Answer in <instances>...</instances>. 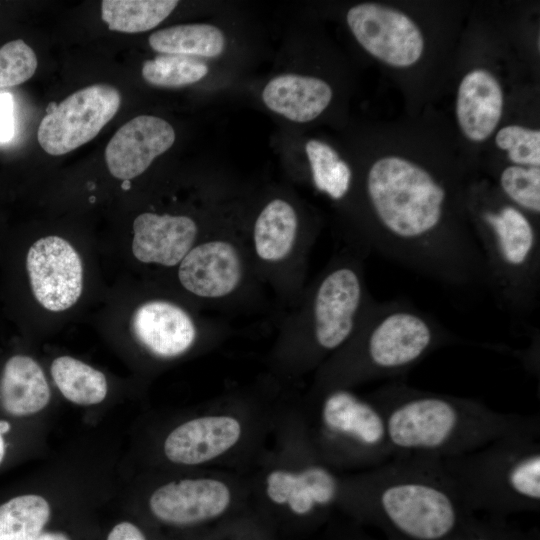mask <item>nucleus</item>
<instances>
[{
    "label": "nucleus",
    "instance_id": "nucleus-32",
    "mask_svg": "<svg viewBox=\"0 0 540 540\" xmlns=\"http://www.w3.org/2000/svg\"><path fill=\"white\" fill-rule=\"evenodd\" d=\"M14 135L13 97L0 93V142H8Z\"/></svg>",
    "mask_w": 540,
    "mask_h": 540
},
{
    "label": "nucleus",
    "instance_id": "nucleus-9",
    "mask_svg": "<svg viewBox=\"0 0 540 540\" xmlns=\"http://www.w3.org/2000/svg\"><path fill=\"white\" fill-rule=\"evenodd\" d=\"M475 233L486 286L510 314L527 316L540 295V238L529 215L511 203L475 211Z\"/></svg>",
    "mask_w": 540,
    "mask_h": 540
},
{
    "label": "nucleus",
    "instance_id": "nucleus-22",
    "mask_svg": "<svg viewBox=\"0 0 540 540\" xmlns=\"http://www.w3.org/2000/svg\"><path fill=\"white\" fill-rule=\"evenodd\" d=\"M51 398L50 386L39 363L27 355L10 357L0 378V402L13 416H27L44 409Z\"/></svg>",
    "mask_w": 540,
    "mask_h": 540
},
{
    "label": "nucleus",
    "instance_id": "nucleus-3",
    "mask_svg": "<svg viewBox=\"0 0 540 540\" xmlns=\"http://www.w3.org/2000/svg\"><path fill=\"white\" fill-rule=\"evenodd\" d=\"M381 410L393 456L445 459L521 428L536 416L503 413L480 400L387 383L367 395Z\"/></svg>",
    "mask_w": 540,
    "mask_h": 540
},
{
    "label": "nucleus",
    "instance_id": "nucleus-19",
    "mask_svg": "<svg viewBox=\"0 0 540 540\" xmlns=\"http://www.w3.org/2000/svg\"><path fill=\"white\" fill-rule=\"evenodd\" d=\"M175 137L171 124L160 117H134L115 132L105 148L110 174L123 181L138 177L173 145Z\"/></svg>",
    "mask_w": 540,
    "mask_h": 540
},
{
    "label": "nucleus",
    "instance_id": "nucleus-7",
    "mask_svg": "<svg viewBox=\"0 0 540 540\" xmlns=\"http://www.w3.org/2000/svg\"><path fill=\"white\" fill-rule=\"evenodd\" d=\"M278 404V399L250 394L219 399L169 431L164 457L180 466L244 471L266 446Z\"/></svg>",
    "mask_w": 540,
    "mask_h": 540
},
{
    "label": "nucleus",
    "instance_id": "nucleus-26",
    "mask_svg": "<svg viewBox=\"0 0 540 540\" xmlns=\"http://www.w3.org/2000/svg\"><path fill=\"white\" fill-rule=\"evenodd\" d=\"M49 517L50 506L42 496L14 497L0 505V540H36Z\"/></svg>",
    "mask_w": 540,
    "mask_h": 540
},
{
    "label": "nucleus",
    "instance_id": "nucleus-33",
    "mask_svg": "<svg viewBox=\"0 0 540 540\" xmlns=\"http://www.w3.org/2000/svg\"><path fill=\"white\" fill-rule=\"evenodd\" d=\"M107 540H146V538L136 525L130 522H121L112 528Z\"/></svg>",
    "mask_w": 540,
    "mask_h": 540
},
{
    "label": "nucleus",
    "instance_id": "nucleus-24",
    "mask_svg": "<svg viewBox=\"0 0 540 540\" xmlns=\"http://www.w3.org/2000/svg\"><path fill=\"white\" fill-rule=\"evenodd\" d=\"M52 379L61 394L77 405L101 403L108 393L105 375L72 356H59L50 367Z\"/></svg>",
    "mask_w": 540,
    "mask_h": 540
},
{
    "label": "nucleus",
    "instance_id": "nucleus-30",
    "mask_svg": "<svg viewBox=\"0 0 540 540\" xmlns=\"http://www.w3.org/2000/svg\"><path fill=\"white\" fill-rule=\"evenodd\" d=\"M496 145L508 152V158L518 166H540V132L519 125L501 128L495 138Z\"/></svg>",
    "mask_w": 540,
    "mask_h": 540
},
{
    "label": "nucleus",
    "instance_id": "nucleus-6",
    "mask_svg": "<svg viewBox=\"0 0 540 540\" xmlns=\"http://www.w3.org/2000/svg\"><path fill=\"white\" fill-rule=\"evenodd\" d=\"M276 423L339 473L364 471L393 457L381 410L352 388L310 387L299 398L280 400Z\"/></svg>",
    "mask_w": 540,
    "mask_h": 540
},
{
    "label": "nucleus",
    "instance_id": "nucleus-18",
    "mask_svg": "<svg viewBox=\"0 0 540 540\" xmlns=\"http://www.w3.org/2000/svg\"><path fill=\"white\" fill-rule=\"evenodd\" d=\"M205 234L189 215L143 212L132 223L130 252L138 264L170 273Z\"/></svg>",
    "mask_w": 540,
    "mask_h": 540
},
{
    "label": "nucleus",
    "instance_id": "nucleus-25",
    "mask_svg": "<svg viewBox=\"0 0 540 540\" xmlns=\"http://www.w3.org/2000/svg\"><path fill=\"white\" fill-rule=\"evenodd\" d=\"M178 3L176 0H103L101 18L111 31L145 32L166 19Z\"/></svg>",
    "mask_w": 540,
    "mask_h": 540
},
{
    "label": "nucleus",
    "instance_id": "nucleus-13",
    "mask_svg": "<svg viewBox=\"0 0 540 540\" xmlns=\"http://www.w3.org/2000/svg\"><path fill=\"white\" fill-rule=\"evenodd\" d=\"M185 300L158 293L134 307L128 321L129 331L150 356L174 360L201 345H214L222 337V328L199 316L195 305Z\"/></svg>",
    "mask_w": 540,
    "mask_h": 540
},
{
    "label": "nucleus",
    "instance_id": "nucleus-10",
    "mask_svg": "<svg viewBox=\"0 0 540 540\" xmlns=\"http://www.w3.org/2000/svg\"><path fill=\"white\" fill-rule=\"evenodd\" d=\"M266 446L242 471L249 498L298 518L340 505L343 474L322 462L296 435L275 424Z\"/></svg>",
    "mask_w": 540,
    "mask_h": 540
},
{
    "label": "nucleus",
    "instance_id": "nucleus-23",
    "mask_svg": "<svg viewBox=\"0 0 540 540\" xmlns=\"http://www.w3.org/2000/svg\"><path fill=\"white\" fill-rule=\"evenodd\" d=\"M150 47L161 54L189 57L215 58L225 48L223 32L216 26L195 23L181 24L152 33L148 39Z\"/></svg>",
    "mask_w": 540,
    "mask_h": 540
},
{
    "label": "nucleus",
    "instance_id": "nucleus-16",
    "mask_svg": "<svg viewBox=\"0 0 540 540\" xmlns=\"http://www.w3.org/2000/svg\"><path fill=\"white\" fill-rule=\"evenodd\" d=\"M26 271L35 301L49 313L72 309L83 295L82 256L74 244L60 235L42 236L31 244Z\"/></svg>",
    "mask_w": 540,
    "mask_h": 540
},
{
    "label": "nucleus",
    "instance_id": "nucleus-31",
    "mask_svg": "<svg viewBox=\"0 0 540 540\" xmlns=\"http://www.w3.org/2000/svg\"><path fill=\"white\" fill-rule=\"evenodd\" d=\"M33 49L22 39L0 47V88L20 85L29 80L37 69Z\"/></svg>",
    "mask_w": 540,
    "mask_h": 540
},
{
    "label": "nucleus",
    "instance_id": "nucleus-34",
    "mask_svg": "<svg viewBox=\"0 0 540 540\" xmlns=\"http://www.w3.org/2000/svg\"><path fill=\"white\" fill-rule=\"evenodd\" d=\"M36 540H70L61 532H42Z\"/></svg>",
    "mask_w": 540,
    "mask_h": 540
},
{
    "label": "nucleus",
    "instance_id": "nucleus-11",
    "mask_svg": "<svg viewBox=\"0 0 540 540\" xmlns=\"http://www.w3.org/2000/svg\"><path fill=\"white\" fill-rule=\"evenodd\" d=\"M169 274L177 291L195 306L244 303L261 284L240 233H206Z\"/></svg>",
    "mask_w": 540,
    "mask_h": 540
},
{
    "label": "nucleus",
    "instance_id": "nucleus-4",
    "mask_svg": "<svg viewBox=\"0 0 540 540\" xmlns=\"http://www.w3.org/2000/svg\"><path fill=\"white\" fill-rule=\"evenodd\" d=\"M340 505L380 517L409 540L449 537L468 509L441 460L418 456L344 473Z\"/></svg>",
    "mask_w": 540,
    "mask_h": 540
},
{
    "label": "nucleus",
    "instance_id": "nucleus-15",
    "mask_svg": "<svg viewBox=\"0 0 540 540\" xmlns=\"http://www.w3.org/2000/svg\"><path fill=\"white\" fill-rule=\"evenodd\" d=\"M120 92L109 84H94L52 104L42 118L37 140L53 156L69 153L94 139L115 116Z\"/></svg>",
    "mask_w": 540,
    "mask_h": 540
},
{
    "label": "nucleus",
    "instance_id": "nucleus-17",
    "mask_svg": "<svg viewBox=\"0 0 540 540\" xmlns=\"http://www.w3.org/2000/svg\"><path fill=\"white\" fill-rule=\"evenodd\" d=\"M346 20L359 44L389 65L411 66L423 53L420 29L400 11L380 4L361 3L348 10Z\"/></svg>",
    "mask_w": 540,
    "mask_h": 540
},
{
    "label": "nucleus",
    "instance_id": "nucleus-27",
    "mask_svg": "<svg viewBox=\"0 0 540 540\" xmlns=\"http://www.w3.org/2000/svg\"><path fill=\"white\" fill-rule=\"evenodd\" d=\"M305 150L316 189L335 201L342 200L352 185L349 165L340 159L332 147L322 141H308Z\"/></svg>",
    "mask_w": 540,
    "mask_h": 540
},
{
    "label": "nucleus",
    "instance_id": "nucleus-5",
    "mask_svg": "<svg viewBox=\"0 0 540 540\" xmlns=\"http://www.w3.org/2000/svg\"><path fill=\"white\" fill-rule=\"evenodd\" d=\"M464 340L429 313L395 299L369 300L349 341L315 372L313 388L399 378L434 351Z\"/></svg>",
    "mask_w": 540,
    "mask_h": 540
},
{
    "label": "nucleus",
    "instance_id": "nucleus-36",
    "mask_svg": "<svg viewBox=\"0 0 540 540\" xmlns=\"http://www.w3.org/2000/svg\"><path fill=\"white\" fill-rule=\"evenodd\" d=\"M10 429V425L6 421H0V434L7 433Z\"/></svg>",
    "mask_w": 540,
    "mask_h": 540
},
{
    "label": "nucleus",
    "instance_id": "nucleus-21",
    "mask_svg": "<svg viewBox=\"0 0 540 540\" xmlns=\"http://www.w3.org/2000/svg\"><path fill=\"white\" fill-rule=\"evenodd\" d=\"M332 89L322 79L284 74L271 79L262 91L268 109L290 121L305 123L317 118L329 105Z\"/></svg>",
    "mask_w": 540,
    "mask_h": 540
},
{
    "label": "nucleus",
    "instance_id": "nucleus-29",
    "mask_svg": "<svg viewBox=\"0 0 540 540\" xmlns=\"http://www.w3.org/2000/svg\"><path fill=\"white\" fill-rule=\"evenodd\" d=\"M501 192L527 215L540 213V168L511 165L500 174Z\"/></svg>",
    "mask_w": 540,
    "mask_h": 540
},
{
    "label": "nucleus",
    "instance_id": "nucleus-2",
    "mask_svg": "<svg viewBox=\"0 0 540 540\" xmlns=\"http://www.w3.org/2000/svg\"><path fill=\"white\" fill-rule=\"evenodd\" d=\"M366 255L346 244L305 286L270 353L277 378L314 373L352 337L372 298L365 276Z\"/></svg>",
    "mask_w": 540,
    "mask_h": 540
},
{
    "label": "nucleus",
    "instance_id": "nucleus-8",
    "mask_svg": "<svg viewBox=\"0 0 540 540\" xmlns=\"http://www.w3.org/2000/svg\"><path fill=\"white\" fill-rule=\"evenodd\" d=\"M441 463L468 509H536L540 504L539 417Z\"/></svg>",
    "mask_w": 540,
    "mask_h": 540
},
{
    "label": "nucleus",
    "instance_id": "nucleus-37",
    "mask_svg": "<svg viewBox=\"0 0 540 540\" xmlns=\"http://www.w3.org/2000/svg\"><path fill=\"white\" fill-rule=\"evenodd\" d=\"M469 540H494V539H491L488 536L480 535V536L473 537V538H471Z\"/></svg>",
    "mask_w": 540,
    "mask_h": 540
},
{
    "label": "nucleus",
    "instance_id": "nucleus-35",
    "mask_svg": "<svg viewBox=\"0 0 540 540\" xmlns=\"http://www.w3.org/2000/svg\"><path fill=\"white\" fill-rule=\"evenodd\" d=\"M5 455V442L2 437V434H0V463L2 462Z\"/></svg>",
    "mask_w": 540,
    "mask_h": 540
},
{
    "label": "nucleus",
    "instance_id": "nucleus-12",
    "mask_svg": "<svg viewBox=\"0 0 540 540\" xmlns=\"http://www.w3.org/2000/svg\"><path fill=\"white\" fill-rule=\"evenodd\" d=\"M254 272L285 302L295 304L305 288L313 246L294 205L281 197L269 200L244 234Z\"/></svg>",
    "mask_w": 540,
    "mask_h": 540
},
{
    "label": "nucleus",
    "instance_id": "nucleus-20",
    "mask_svg": "<svg viewBox=\"0 0 540 540\" xmlns=\"http://www.w3.org/2000/svg\"><path fill=\"white\" fill-rule=\"evenodd\" d=\"M504 105L501 85L485 69L466 74L458 88L456 116L463 134L471 141L487 139L498 125Z\"/></svg>",
    "mask_w": 540,
    "mask_h": 540
},
{
    "label": "nucleus",
    "instance_id": "nucleus-1",
    "mask_svg": "<svg viewBox=\"0 0 540 540\" xmlns=\"http://www.w3.org/2000/svg\"><path fill=\"white\" fill-rule=\"evenodd\" d=\"M365 194L374 226L359 243L451 287L486 286L484 260L472 231L450 218L449 192L428 170L401 157L375 161Z\"/></svg>",
    "mask_w": 540,
    "mask_h": 540
},
{
    "label": "nucleus",
    "instance_id": "nucleus-14",
    "mask_svg": "<svg viewBox=\"0 0 540 540\" xmlns=\"http://www.w3.org/2000/svg\"><path fill=\"white\" fill-rule=\"evenodd\" d=\"M248 499V481L242 471L212 469L158 486L148 506L163 523L192 526L219 519Z\"/></svg>",
    "mask_w": 540,
    "mask_h": 540
},
{
    "label": "nucleus",
    "instance_id": "nucleus-28",
    "mask_svg": "<svg viewBox=\"0 0 540 540\" xmlns=\"http://www.w3.org/2000/svg\"><path fill=\"white\" fill-rule=\"evenodd\" d=\"M141 73L144 80L151 85L178 88L200 81L207 75L208 66L194 57L160 54L146 60Z\"/></svg>",
    "mask_w": 540,
    "mask_h": 540
}]
</instances>
